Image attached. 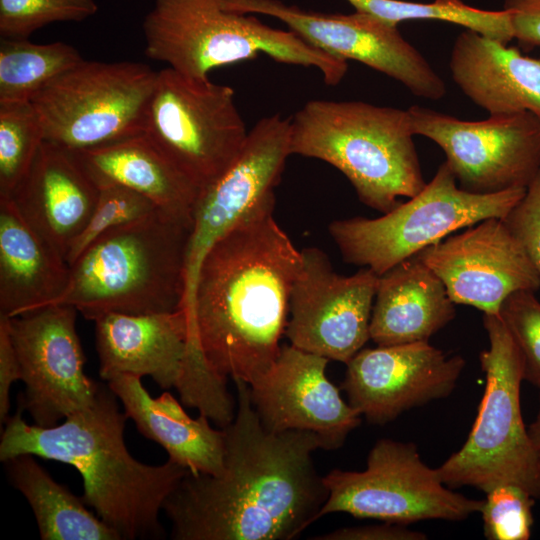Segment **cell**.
<instances>
[{"mask_svg": "<svg viewBox=\"0 0 540 540\" xmlns=\"http://www.w3.org/2000/svg\"><path fill=\"white\" fill-rule=\"evenodd\" d=\"M237 411L225 432L218 475L187 472L163 505L175 540H292L318 520L329 491L312 454L317 434L273 432L253 406L250 386L234 379Z\"/></svg>", "mask_w": 540, "mask_h": 540, "instance_id": "1", "label": "cell"}, {"mask_svg": "<svg viewBox=\"0 0 540 540\" xmlns=\"http://www.w3.org/2000/svg\"><path fill=\"white\" fill-rule=\"evenodd\" d=\"M272 194L248 212L206 253L188 319L209 367L249 385L276 361L290 295L302 263L274 217Z\"/></svg>", "mask_w": 540, "mask_h": 540, "instance_id": "2", "label": "cell"}, {"mask_svg": "<svg viewBox=\"0 0 540 540\" xmlns=\"http://www.w3.org/2000/svg\"><path fill=\"white\" fill-rule=\"evenodd\" d=\"M117 399L101 384L90 406L51 427L27 424L18 404L2 430L0 460L29 454L71 465L82 477L84 503L121 539L160 538V511L188 470L169 459L137 461L124 441L127 416Z\"/></svg>", "mask_w": 540, "mask_h": 540, "instance_id": "3", "label": "cell"}, {"mask_svg": "<svg viewBox=\"0 0 540 540\" xmlns=\"http://www.w3.org/2000/svg\"><path fill=\"white\" fill-rule=\"evenodd\" d=\"M192 224L158 209L107 232L69 265L68 286L53 304L73 306L92 321L182 308Z\"/></svg>", "mask_w": 540, "mask_h": 540, "instance_id": "4", "label": "cell"}, {"mask_svg": "<svg viewBox=\"0 0 540 540\" xmlns=\"http://www.w3.org/2000/svg\"><path fill=\"white\" fill-rule=\"evenodd\" d=\"M290 120V154L322 160L382 214L426 185L408 110L363 101L310 100Z\"/></svg>", "mask_w": 540, "mask_h": 540, "instance_id": "5", "label": "cell"}, {"mask_svg": "<svg viewBox=\"0 0 540 540\" xmlns=\"http://www.w3.org/2000/svg\"><path fill=\"white\" fill-rule=\"evenodd\" d=\"M224 0H155L143 21L145 55L193 78L265 54L276 62L314 67L325 84L344 78L347 61L309 45L291 30L230 11Z\"/></svg>", "mask_w": 540, "mask_h": 540, "instance_id": "6", "label": "cell"}, {"mask_svg": "<svg viewBox=\"0 0 540 540\" xmlns=\"http://www.w3.org/2000/svg\"><path fill=\"white\" fill-rule=\"evenodd\" d=\"M489 348L479 355L485 389L462 447L437 468L450 488L471 486L484 493L513 483L540 498V460L525 427L520 405L524 380L521 353L498 314H484Z\"/></svg>", "mask_w": 540, "mask_h": 540, "instance_id": "7", "label": "cell"}, {"mask_svg": "<svg viewBox=\"0 0 540 540\" xmlns=\"http://www.w3.org/2000/svg\"><path fill=\"white\" fill-rule=\"evenodd\" d=\"M526 188L492 194L457 185L445 161L415 196L377 218L334 220L328 231L343 260L381 275L451 233L488 218L503 219Z\"/></svg>", "mask_w": 540, "mask_h": 540, "instance_id": "8", "label": "cell"}, {"mask_svg": "<svg viewBox=\"0 0 540 540\" xmlns=\"http://www.w3.org/2000/svg\"><path fill=\"white\" fill-rule=\"evenodd\" d=\"M157 75L144 63L83 60L30 100L44 140L77 151L143 134Z\"/></svg>", "mask_w": 540, "mask_h": 540, "instance_id": "9", "label": "cell"}, {"mask_svg": "<svg viewBox=\"0 0 540 540\" xmlns=\"http://www.w3.org/2000/svg\"><path fill=\"white\" fill-rule=\"evenodd\" d=\"M248 133L230 86L158 71L144 134L201 192L234 163Z\"/></svg>", "mask_w": 540, "mask_h": 540, "instance_id": "10", "label": "cell"}, {"mask_svg": "<svg viewBox=\"0 0 540 540\" xmlns=\"http://www.w3.org/2000/svg\"><path fill=\"white\" fill-rule=\"evenodd\" d=\"M328 498L318 520L330 513L410 524L424 520L462 521L480 513L483 500L448 487L413 443L379 439L363 471L333 469L324 477Z\"/></svg>", "mask_w": 540, "mask_h": 540, "instance_id": "11", "label": "cell"}, {"mask_svg": "<svg viewBox=\"0 0 540 540\" xmlns=\"http://www.w3.org/2000/svg\"><path fill=\"white\" fill-rule=\"evenodd\" d=\"M407 110L414 135L443 150L466 191L492 194L526 188L540 169V117L533 113L489 114L485 120L466 121L420 105Z\"/></svg>", "mask_w": 540, "mask_h": 540, "instance_id": "12", "label": "cell"}, {"mask_svg": "<svg viewBox=\"0 0 540 540\" xmlns=\"http://www.w3.org/2000/svg\"><path fill=\"white\" fill-rule=\"evenodd\" d=\"M223 6L242 14L274 17L316 49L361 62L400 82L415 96L439 100L447 92L440 75L397 26L371 14L323 13L280 0H224Z\"/></svg>", "mask_w": 540, "mask_h": 540, "instance_id": "13", "label": "cell"}, {"mask_svg": "<svg viewBox=\"0 0 540 540\" xmlns=\"http://www.w3.org/2000/svg\"><path fill=\"white\" fill-rule=\"evenodd\" d=\"M77 310L52 304L6 317L25 390L18 404L37 426L51 427L90 406L101 386L84 371Z\"/></svg>", "mask_w": 540, "mask_h": 540, "instance_id": "14", "label": "cell"}, {"mask_svg": "<svg viewBox=\"0 0 540 540\" xmlns=\"http://www.w3.org/2000/svg\"><path fill=\"white\" fill-rule=\"evenodd\" d=\"M301 252L285 335L298 349L346 364L370 339L379 275L366 267L339 275L321 249Z\"/></svg>", "mask_w": 540, "mask_h": 540, "instance_id": "15", "label": "cell"}, {"mask_svg": "<svg viewBox=\"0 0 540 540\" xmlns=\"http://www.w3.org/2000/svg\"><path fill=\"white\" fill-rule=\"evenodd\" d=\"M290 120L266 116L249 130L234 163L202 190L193 213L182 309L189 318L200 265L208 250L248 212L274 194L290 156Z\"/></svg>", "mask_w": 540, "mask_h": 540, "instance_id": "16", "label": "cell"}, {"mask_svg": "<svg viewBox=\"0 0 540 540\" xmlns=\"http://www.w3.org/2000/svg\"><path fill=\"white\" fill-rule=\"evenodd\" d=\"M417 256L443 282L455 304L498 314L518 291L540 288V273L502 219L488 218L447 236Z\"/></svg>", "mask_w": 540, "mask_h": 540, "instance_id": "17", "label": "cell"}, {"mask_svg": "<svg viewBox=\"0 0 540 540\" xmlns=\"http://www.w3.org/2000/svg\"><path fill=\"white\" fill-rule=\"evenodd\" d=\"M341 388L368 422L384 425L403 412L449 396L465 367L429 342L363 348L346 363Z\"/></svg>", "mask_w": 540, "mask_h": 540, "instance_id": "18", "label": "cell"}, {"mask_svg": "<svg viewBox=\"0 0 540 540\" xmlns=\"http://www.w3.org/2000/svg\"><path fill=\"white\" fill-rule=\"evenodd\" d=\"M327 358L282 345L271 368L250 384L253 406L270 431H310L327 450L340 448L361 423V414L343 400L328 379Z\"/></svg>", "mask_w": 540, "mask_h": 540, "instance_id": "19", "label": "cell"}, {"mask_svg": "<svg viewBox=\"0 0 540 540\" xmlns=\"http://www.w3.org/2000/svg\"><path fill=\"white\" fill-rule=\"evenodd\" d=\"M99 375L151 377L180 397L188 379L190 332L185 311L151 314L106 313L94 321Z\"/></svg>", "mask_w": 540, "mask_h": 540, "instance_id": "20", "label": "cell"}, {"mask_svg": "<svg viewBox=\"0 0 540 540\" xmlns=\"http://www.w3.org/2000/svg\"><path fill=\"white\" fill-rule=\"evenodd\" d=\"M98 192L72 150L44 140L28 172L7 197L66 260L69 246L93 212Z\"/></svg>", "mask_w": 540, "mask_h": 540, "instance_id": "21", "label": "cell"}, {"mask_svg": "<svg viewBox=\"0 0 540 540\" xmlns=\"http://www.w3.org/2000/svg\"><path fill=\"white\" fill-rule=\"evenodd\" d=\"M449 66L460 90L489 114L540 117V58L465 29L453 43Z\"/></svg>", "mask_w": 540, "mask_h": 540, "instance_id": "22", "label": "cell"}, {"mask_svg": "<svg viewBox=\"0 0 540 540\" xmlns=\"http://www.w3.org/2000/svg\"><path fill=\"white\" fill-rule=\"evenodd\" d=\"M108 387L124 407L127 418L146 438L161 445L169 460L198 474L218 475L224 467L225 432L201 415L193 419L168 392L152 397L141 378L118 375Z\"/></svg>", "mask_w": 540, "mask_h": 540, "instance_id": "23", "label": "cell"}, {"mask_svg": "<svg viewBox=\"0 0 540 540\" xmlns=\"http://www.w3.org/2000/svg\"><path fill=\"white\" fill-rule=\"evenodd\" d=\"M441 279L417 255L379 275L370 339L379 346L429 342L455 315Z\"/></svg>", "mask_w": 540, "mask_h": 540, "instance_id": "24", "label": "cell"}, {"mask_svg": "<svg viewBox=\"0 0 540 540\" xmlns=\"http://www.w3.org/2000/svg\"><path fill=\"white\" fill-rule=\"evenodd\" d=\"M70 266L0 196V315L14 317L53 304L66 290Z\"/></svg>", "mask_w": 540, "mask_h": 540, "instance_id": "25", "label": "cell"}, {"mask_svg": "<svg viewBox=\"0 0 540 540\" xmlns=\"http://www.w3.org/2000/svg\"><path fill=\"white\" fill-rule=\"evenodd\" d=\"M73 152L98 187H125L150 199L165 212L193 220L201 189L144 133Z\"/></svg>", "mask_w": 540, "mask_h": 540, "instance_id": "26", "label": "cell"}, {"mask_svg": "<svg viewBox=\"0 0 540 540\" xmlns=\"http://www.w3.org/2000/svg\"><path fill=\"white\" fill-rule=\"evenodd\" d=\"M3 463L11 484L32 508L42 540H121L86 508L81 497L57 483L33 455L22 454Z\"/></svg>", "mask_w": 540, "mask_h": 540, "instance_id": "27", "label": "cell"}, {"mask_svg": "<svg viewBox=\"0 0 540 540\" xmlns=\"http://www.w3.org/2000/svg\"><path fill=\"white\" fill-rule=\"evenodd\" d=\"M84 59L64 42L36 44L0 37V102H27Z\"/></svg>", "mask_w": 540, "mask_h": 540, "instance_id": "28", "label": "cell"}, {"mask_svg": "<svg viewBox=\"0 0 540 540\" xmlns=\"http://www.w3.org/2000/svg\"><path fill=\"white\" fill-rule=\"evenodd\" d=\"M346 1L355 11L371 14L396 26L409 20H439L460 25L506 45L514 39L510 16L504 9H477L461 0H435L430 3L403 0Z\"/></svg>", "mask_w": 540, "mask_h": 540, "instance_id": "29", "label": "cell"}, {"mask_svg": "<svg viewBox=\"0 0 540 540\" xmlns=\"http://www.w3.org/2000/svg\"><path fill=\"white\" fill-rule=\"evenodd\" d=\"M43 141L42 123L31 101L0 102V196L11 195Z\"/></svg>", "mask_w": 540, "mask_h": 540, "instance_id": "30", "label": "cell"}, {"mask_svg": "<svg viewBox=\"0 0 540 540\" xmlns=\"http://www.w3.org/2000/svg\"><path fill=\"white\" fill-rule=\"evenodd\" d=\"M93 212L66 254L70 265L96 239L107 232L142 219L160 209L145 196L118 185L99 186Z\"/></svg>", "mask_w": 540, "mask_h": 540, "instance_id": "31", "label": "cell"}, {"mask_svg": "<svg viewBox=\"0 0 540 540\" xmlns=\"http://www.w3.org/2000/svg\"><path fill=\"white\" fill-rule=\"evenodd\" d=\"M98 11L95 0H0V36L28 39L54 22H79Z\"/></svg>", "mask_w": 540, "mask_h": 540, "instance_id": "32", "label": "cell"}, {"mask_svg": "<svg viewBox=\"0 0 540 540\" xmlns=\"http://www.w3.org/2000/svg\"><path fill=\"white\" fill-rule=\"evenodd\" d=\"M480 513L489 540H528L533 524L534 497L513 483H500L485 492Z\"/></svg>", "mask_w": 540, "mask_h": 540, "instance_id": "33", "label": "cell"}, {"mask_svg": "<svg viewBox=\"0 0 540 540\" xmlns=\"http://www.w3.org/2000/svg\"><path fill=\"white\" fill-rule=\"evenodd\" d=\"M499 315L521 353L524 380L540 389V301L534 292H514Z\"/></svg>", "mask_w": 540, "mask_h": 540, "instance_id": "34", "label": "cell"}, {"mask_svg": "<svg viewBox=\"0 0 540 540\" xmlns=\"http://www.w3.org/2000/svg\"><path fill=\"white\" fill-rule=\"evenodd\" d=\"M502 221L540 273V169Z\"/></svg>", "mask_w": 540, "mask_h": 540, "instance_id": "35", "label": "cell"}, {"mask_svg": "<svg viewBox=\"0 0 540 540\" xmlns=\"http://www.w3.org/2000/svg\"><path fill=\"white\" fill-rule=\"evenodd\" d=\"M514 39L524 50L540 47V0H504Z\"/></svg>", "mask_w": 540, "mask_h": 540, "instance_id": "36", "label": "cell"}, {"mask_svg": "<svg viewBox=\"0 0 540 540\" xmlns=\"http://www.w3.org/2000/svg\"><path fill=\"white\" fill-rule=\"evenodd\" d=\"M426 534L405 524L383 522L378 525L339 528L312 537L314 540H424Z\"/></svg>", "mask_w": 540, "mask_h": 540, "instance_id": "37", "label": "cell"}, {"mask_svg": "<svg viewBox=\"0 0 540 540\" xmlns=\"http://www.w3.org/2000/svg\"><path fill=\"white\" fill-rule=\"evenodd\" d=\"M21 380L19 360L9 333L7 318L0 315V423L8 420L10 409V389L14 382Z\"/></svg>", "mask_w": 540, "mask_h": 540, "instance_id": "38", "label": "cell"}, {"mask_svg": "<svg viewBox=\"0 0 540 540\" xmlns=\"http://www.w3.org/2000/svg\"><path fill=\"white\" fill-rule=\"evenodd\" d=\"M527 430H528V435L531 440V443L534 447V450L540 460V405H539V411L537 413L535 420L527 428Z\"/></svg>", "mask_w": 540, "mask_h": 540, "instance_id": "39", "label": "cell"}]
</instances>
